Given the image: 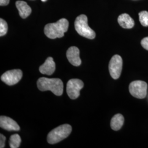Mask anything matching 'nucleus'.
Listing matches in <instances>:
<instances>
[{
    "label": "nucleus",
    "instance_id": "nucleus-3",
    "mask_svg": "<svg viewBox=\"0 0 148 148\" xmlns=\"http://www.w3.org/2000/svg\"><path fill=\"white\" fill-rule=\"evenodd\" d=\"M74 25L76 31L81 36L90 40L95 38V32L88 26V19L85 14L78 16L75 21Z\"/></svg>",
    "mask_w": 148,
    "mask_h": 148
},
{
    "label": "nucleus",
    "instance_id": "nucleus-15",
    "mask_svg": "<svg viewBox=\"0 0 148 148\" xmlns=\"http://www.w3.org/2000/svg\"><path fill=\"white\" fill-rule=\"evenodd\" d=\"M21 138L18 134L12 135L10 139V146L11 148H18L21 143Z\"/></svg>",
    "mask_w": 148,
    "mask_h": 148
},
{
    "label": "nucleus",
    "instance_id": "nucleus-1",
    "mask_svg": "<svg viewBox=\"0 0 148 148\" xmlns=\"http://www.w3.org/2000/svg\"><path fill=\"white\" fill-rule=\"evenodd\" d=\"M69 21L65 18H62L54 23L47 24L44 29L45 34L51 39L61 38L64 36V33L68 31Z\"/></svg>",
    "mask_w": 148,
    "mask_h": 148
},
{
    "label": "nucleus",
    "instance_id": "nucleus-8",
    "mask_svg": "<svg viewBox=\"0 0 148 148\" xmlns=\"http://www.w3.org/2000/svg\"><path fill=\"white\" fill-rule=\"evenodd\" d=\"M23 73L20 69H14L6 71L1 77V80L9 86L16 85L21 79Z\"/></svg>",
    "mask_w": 148,
    "mask_h": 148
},
{
    "label": "nucleus",
    "instance_id": "nucleus-7",
    "mask_svg": "<svg viewBox=\"0 0 148 148\" xmlns=\"http://www.w3.org/2000/svg\"><path fill=\"white\" fill-rule=\"evenodd\" d=\"M84 82L79 79H71L67 83L66 92L70 98L75 99L79 96V92L84 87Z\"/></svg>",
    "mask_w": 148,
    "mask_h": 148
},
{
    "label": "nucleus",
    "instance_id": "nucleus-20",
    "mask_svg": "<svg viewBox=\"0 0 148 148\" xmlns=\"http://www.w3.org/2000/svg\"><path fill=\"white\" fill-rule=\"evenodd\" d=\"M10 0H0V5L1 6L8 5Z\"/></svg>",
    "mask_w": 148,
    "mask_h": 148
},
{
    "label": "nucleus",
    "instance_id": "nucleus-13",
    "mask_svg": "<svg viewBox=\"0 0 148 148\" xmlns=\"http://www.w3.org/2000/svg\"><path fill=\"white\" fill-rule=\"evenodd\" d=\"M117 21L119 25L124 29H131L134 25V21L127 13H123L119 16Z\"/></svg>",
    "mask_w": 148,
    "mask_h": 148
},
{
    "label": "nucleus",
    "instance_id": "nucleus-5",
    "mask_svg": "<svg viewBox=\"0 0 148 148\" xmlns=\"http://www.w3.org/2000/svg\"><path fill=\"white\" fill-rule=\"evenodd\" d=\"M148 84L143 81L137 80L132 82L129 85L131 95L138 99H144L147 95Z\"/></svg>",
    "mask_w": 148,
    "mask_h": 148
},
{
    "label": "nucleus",
    "instance_id": "nucleus-9",
    "mask_svg": "<svg viewBox=\"0 0 148 148\" xmlns=\"http://www.w3.org/2000/svg\"><path fill=\"white\" fill-rule=\"evenodd\" d=\"M0 127L8 131H19L20 127L14 120L9 117H0Z\"/></svg>",
    "mask_w": 148,
    "mask_h": 148
},
{
    "label": "nucleus",
    "instance_id": "nucleus-10",
    "mask_svg": "<svg viewBox=\"0 0 148 148\" xmlns=\"http://www.w3.org/2000/svg\"><path fill=\"white\" fill-rule=\"evenodd\" d=\"M66 57L69 62L75 66H79L81 65V60L78 48L75 46L69 48L66 52Z\"/></svg>",
    "mask_w": 148,
    "mask_h": 148
},
{
    "label": "nucleus",
    "instance_id": "nucleus-14",
    "mask_svg": "<svg viewBox=\"0 0 148 148\" xmlns=\"http://www.w3.org/2000/svg\"><path fill=\"white\" fill-rule=\"evenodd\" d=\"M124 117L120 114H117L111 119L110 126L114 131H119L122 127L124 123Z\"/></svg>",
    "mask_w": 148,
    "mask_h": 148
},
{
    "label": "nucleus",
    "instance_id": "nucleus-17",
    "mask_svg": "<svg viewBox=\"0 0 148 148\" xmlns=\"http://www.w3.org/2000/svg\"><path fill=\"white\" fill-rule=\"evenodd\" d=\"M8 31V25L7 22L3 19H0V36L5 35Z\"/></svg>",
    "mask_w": 148,
    "mask_h": 148
},
{
    "label": "nucleus",
    "instance_id": "nucleus-19",
    "mask_svg": "<svg viewBox=\"0 0 148 148\" xmlns=\"http://www.w3.org/2000/svg\"><path fill=\"white\" fill-rule=\"evenodd\" d=\"M6 138L2 134H0V148H3L5 146V142Z\"/></svg>",
    "mask_w": 148,
    "mask_h": 148
},
{
    "label": "nucleus",
    "instance_id": "nucleus-18",
    "mask_svg": "<svg viewBox=\"0 0 148 148\" xmlns=\"http://www.w3.org/2000/svg\"><path fill=\"white\" fill-rule=\"evenodd\" d=\"M141 45L145 49L148 51V37H145L142 40Z\"/></svg>",
    "mask_w": 148,
    "mask_h": 148
},
{
    "label": "nucleus",
    "instance_id": "nucleus-11",
    "mask_svg": "<svg viewBox=\"0 0 148 148\" xmlns=\"http://www.w3.org/2000/svg\"><path fill=\"white\" fill-rule=\"evenodd\" d=\"M56 70V64L53 58L48 57L45 62L39 68V71L41 74L51 75Z\"/></svg>",
    "mask_w": 148,
    "mask_h": 148
},
{
    "label": "nucleus",
    "instance_id": "nucleus-12",
    "mask_svg": "<svg viewBox=\"0 0 148 148\" xmlns=\"http://www.w3.org/2000/svg\"><path fill=\"white\" fill-rule=\"evenodd\" d=\"M16 5L19 11V16L22 18L25 19L30 15L32 13V8L27 4L26 2L23 1H17L16 2Z\"/></svg>",
    "mask_w": 148,
    "mask_h": 148
},
{
    "label": "nucleus",
    "instance_id": "nucleus-6",
    "mask_svg": "<svg viewBox=\"0 0 148 148\" xmlns=\"http://www.w3.org/2000/svg\"><path fill=\"white\" fill-rule=\"evenodd\" d=\"M122 59L119 55H114L109 62V70L110 76L114 79H118L121 74Z\"/></svg>",
    "mask_w": 148,
    "mask_h": 148
},
{
    "label": "nucleus",
    "instance_id": "nucleus-4",
    "mask_svg": "<svg viewBox=\"0 0 148 148\" xmlns=\"http://www.w3.org/2000/svg\"><path fill=\"white\" fill-rule=\"evenodd\" d=\"M72 127L68 124H64L53 129L48 133V143L54 144L58 143L68 137L71 132Z\"/></svg>",
    "mask_w": 148,
    "mask_h": 148
},
{
    "label": "nucleus",
    "instance_id": "nucleus-21",
    "mask_svg": "<svg viewBox=\"0 0 148 148\" xmlns=\"http://www.w3.org/2000/svg\"><path fill=\"white\" fill-rule=\"evenodd\" d=\"M47 0H41V1H42V2H46V1H47Z\"/></svg>",
    "mask_w": 148,
    "mask_h": 148
},
{
    "label": "nucleus",
    "instance_id": "nucleus-2",
    "mask_svg": "<svg viewBox=\"0 0 148 148\" xmlns=\"http://www.w3.org/2000/svg\"><path fill=\"white\" fill-rule=\"evenodd\" d=\"M37 87L41 91L51 90L57 96L62 95L63 92V83L59 79H48L41 77L37 82Z\"/></svg>",
    "mask_w": 148,
    "mask_h": 148
},
{
    "label": "nucleus",
    "instance_id": "nucleus-16",
    "mask_svg": "<svg viewBox=\"0 0 148 148\" xmlns=\"http://www.w3.org/2000/svg\"><path fill=\"white\" fill-rule=\"evenodd\" d=\"M140 23L143 27H148V12L142 11L139 13Z\"/></svg>",
    "mask_w": 148,
    "mask_h": 148
}]
</instances>
